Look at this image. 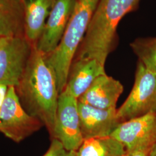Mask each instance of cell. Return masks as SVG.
<instances>
[{"mask_svg":"<svg viewBox=\"0 0 156 156\" xmlns=\"http://www.w3.org/2000/svg\"><path fill=\"white\" fill-rule=\"evenodd\" d=\"M33 46L24 36L0 37V85L16 87Z\"/></svg>","mask_w":156,"mask_h":156,"instance_id":"52a82bcc","label":"cell"},{"mask_svg":"<svg viewBox=\"0 0 156 156\" xmlns=\"http://www.w3.org/2000/svg\"><path fill=\"white\" fill-rule=\"evenodd\" d=\"M16 90L22 104L31 115L53 134L59 93L56 78L46 55L33 45L25 70Z\"/></svg>","mask_w":156,"mask_h":156,"instance_id":"6da1fadb","label":"cell"},{"mask_svg":"<svg viewBox=\"0 0 156 156\" xmlns=\"http://www.w3.org/2000/svg\"><path fill=\"white\" fill-rule=\"evenodd\" d=\"M149 153L146 151H126L123 156H149Z\"/></svg>","mask_w":156,"mask_h":156,"instance_id":"ac0fdd59","label":"cell"},{"mask_svg":"<svg viewBox=\"0 0 156 156\" xmlns=\"http://www.w3.org/2000/svg\"><path fill=\"white\" fill-rule=\"evenodd\" d=\"M76 153L75 151H67L59 140L53 138L49 149L43 156H76Z\"/></svg>","mask_w":156,"mask_h":156,"instance_id":"e0dca14e","label":"cell"},{"mask_svg":"<svg viewBox=\"0 0 156 156\" xmlns=\"http://www.w3.org/2000/svg\"><path fill=\"white\" fill-rule=\"evenodd\" d=\"M130 46L139 62L147 70L156 75V37L138 38Z\"/></svg>","mask_w":156,"mask_h":156,"instance_id":"2e32d148","label":"cell"},{"mask_svg":"<svg viewBox=\"0 0 156 156\" xmlns=\"http://www.w3.org/2000/svg\"><path fill=\"white\" fill-rule=\"evenodd\" d=\"M8 87L4 86V85H0V108L2 104V102L5 98L7 90Z\"/></svg>","mask_w":156,"mask_h":156,"instance_id":"d6986e66","label":"cell"},{"mask_svg":"<svg viewBox=\"0 0 156 156\" xmlns=\"http://www.w3.org/2000/svg\"><path fill=\"white\" fill-rule=\"evenodd\" d=\"M56 0H24V37L33 45L38 41Z\"/></svg>","mask_w":156,"mask_h":156,"instance_id":"7c38bea8","label":"cell"},{"mask_svg":"<svg viewBox=\"0 0 156 156\" xmlns=\"http://www.w3.org/2000/svg\"><path fill=\"white\" fill-rule=\"evenodd\" d=\"M81 132L83 140L111 135L122 122L117 109H102L78 101Z\"/></svg>","mask_w":156,"mask_h":156,"instance_id":"30bf717a","label":"cell"},{"mask_svg":"<svg viewBox=\"0 0 156 156\" xmlns=\"http://www.w3.org/2000/svg\"><path fill=\"white\" fill-rule=\"evenodd\" d=\"M156 112V75L138 62L134 86L127 100L117 109V117L123 122Z\"/></svg>","mask_w":156,"mask_h":156,"instance_id":"5b68a950","label":"cell"},{"mask_svg":"<svg viewBox=\"0 0 156 156\" xmlns=\"http://www.w3.org/2000/svg\"><path fill=\"white\" fill-rule=\"evenodd\" d=\"M126 150L111 136L84 140L76 156H123Z\"/></svg>","mask_w":156,"mask_h":156,"instance_id":"9a60e30c","label":"cell"},{"mask_svg":"<svg viewBox=\"0 0 156 156\" xmlns=\"http://www.w3.org/2000/svg\"><path fill=\"white\" fill-rule=\"evenodd\" d=\"M140 0H99L76 58L95 60L105 66L117 26Z\"/></svg>","mask_w":156,"mask_h":156,"instance_id":"7a4b0ae2","label":"cell"},{"mask_svg":"<svg viewBox=\"0 0 156 156\" xmlns=\"http://www.w3.org/2000/svg\"><path fill=\"white\" fill-rule=\"evenodd\" d=\"M99 0H76L73 13L61 41L56 49L46 55L52 69L59 94L67 86L74 56L83 41Z\"/></svg>","mask_w":156,"mask_h":156,"instance_id":"3957f363","label":"cell"},{"mask_svg":"<svg viewBox=\"0 0 156 156\" xmlns=\"http://www.w3.org/2000/svg\"><path fill=\"white\" fill-rule=\"evenodd\" d=\"M123 91L122 84L105 73L95 79L78 101L102 109H116Z\"/></svg>","mask_w":156,"mask_h":156,"instance_id":"8fae6325","label":"cell"},{"mask_svg":"<svg viewBox=\"0 0 156 156\" xmlns=\"http://www.w3.org/2000/svg\"><path fill=\"white\" fill-rule=\"evenodd\" d=\"M43 125L23 107L16 88L8 87L0 108V132L19 143L38 130Z\"/></svg>","mask_w":156,"mask_h":156,"instance_id":"277c9868","label":"cell"},{"mask_svg":"<svg viewBox=\"0 0 156 156\" xmlns=\"http://www.w3.org/2000/svg\"><path fill=\"white\" fill-rule=\"evenodd\" d=\"M76 0H56L47 19L42 35L35 46L48 55L61 41L73 13Z\"/></svg>","mask_w":156,"mask_h":156,"instance_id":"9c48e42d","label":"cell"},{"mask_svg":"<svg viewBox=\"0 0 156 156\" xmlns=\"http://www.w3.org/2000/svg\"><path fill=\"white\" fill-rule=\"evenodd\" d=\"M149 156H156V143L151 148Z\"/></svg>","mask_w":156,"mask_h":156,"instance_id":"ffe728a7","label":"cell"},{"mask_svg":"<svg viewBox=\"0 0 156 156\" xmlns=\"http://www.w3.org/2000/svg\"><path fill=\"white\" fill-rule=\"evenodd\" d=\"M126 151L150 153L156 143V112H151L120 123L111 135Z\"/></svg>","mask_w":156,"mask_h":156,"instance_id":"ba28073f","label":"cell"},{"mask_svg":"<svg viewBox=\"0 0 156 156\" xmlns=\"http://www.w3.org/2000/svg\"><path fill=\"white\" fill-rule=\"evenodd\" d=\"M24 0H0V37L24 36Z\"/></svg>","mask_w":156,"mask_h":156,"instance_id":"5bb4252c","label":"cell"},{"mask_svg":"<svg viewBox=\"0 0 156 156\" xmlns=\"http://www.w3.org/2000/svg\"><path fill=\"white\" fill-rule=\"evenodd\" d=\"M105 73V66L97 60L76 58L71 68L66 87L78 99L96 78Z\"/></svg>","mask_w":156,"mask_h":156,"instance_id":"4fadbf2b","label":"cell"},{"mask_svg":"<svg viewBox=\"0 0 156 156\" xmlns=\"http://www.w3.org/2000/svg\"><path fill=\"white\" fill-rule=\"evenodd\" d=\"M53 139L59 140L68 151H78L83 142L78 108V99L66 87L59 94Z\"/></svg>","mask_w":156,"mask_h":156,"instance_id":"8992f818","label":"cell"}]
</instances>
